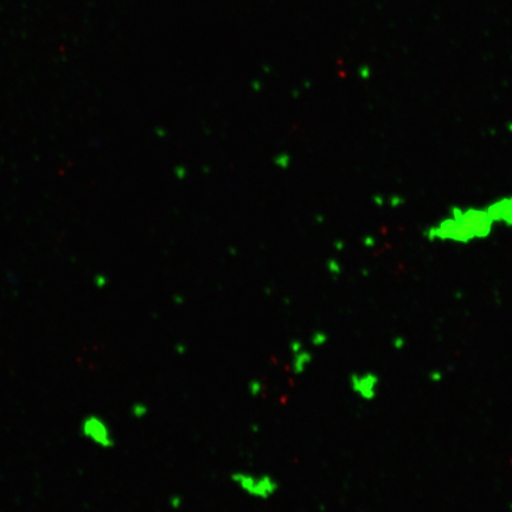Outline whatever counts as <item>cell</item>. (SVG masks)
I'll list each match as a JSON object with an SVG mask.
<instances>
[{
	"instance_id": "1",
	"label": "cell",
	"mask_w": 512,
	"mask_h": 512,
	"mask_svg": "<svg viewBox=\"0 0 512 512\" xmlns=\"http://www.w3.org/2000/svg\"><path fill=\"white\" fill-rule=\"evenodd\" d=\"M492 221V216L484 211L469 210L462 213L460 210H454L452 219L441 223L438 230H435V235L441 239L467 242L488 235Z\"/></svg>"
},
{
	"instance_id": "2",
	"label": "cell",
	"mask_w": 512,
	"mask_h": 512,
	"mask_svg": "<svg viewBox=\"0 0 512 512\" xmlns=\"http://www.w3.org/2000/svg\"><path fill=\"white\" fill-rule=\"evenodd\" d=\"M230 480L243 494L260 501H267L277 495L280 488L278 480L265 473L255 475L252 472L236 471Z\"/></svg>"
},
{
	"instance_id": "3",
	"label": "cell",
	"mask_w": 512,
	"mask_h": 512,
	"mask_svg": "<svg viewBox=\"0 0 512 512\" xmlns=\"http://www.w3.org/2000/svg\"><path fill=\"white\" fill-rule=\"evenodd\" d=\"M81 432L83 437L100 447L111 448L114 445L110 426L98 415H89L83 419Z\"/></svg>"
},
{
	"instance_id": "4",
	"label": "cell",
	"mask_w": 512,
	"mask_h": 512,
	"mask_svg": "<svg viewBox=\"0 0 512 512\" xmlns=\"http://www.w3.org/2000/svg\"><path fill=\"white\" fill-rule=\"evenodd\" d=\"M377 386H379V379L373 373L354 374L350 377L352 392L364 400L375 398Z\"/></svg>"
},
{
	"instance_id": "5",
	"label": "cell",
	"mask_w": 512,
	"mask_h": 512,
	"mask_svg": "<svg viewBox=\"0 0 512 512\" xmlns=\"http://www.w3.org/2000/svg\"><path fill=\"white\" fill-rule=\"evenodd\" d=\"M291 370L293 374L302 375L311 366L313 362L312 352L305 350L303 345L298 342L291 344Z\"/></svg>"
},
{
	"instance_id": "6",
	"label": "cell",
	"mask_w": 512,
	"mask_h": 512,
	"mask_svg": "<svg viewBox=\"0 0 512 512\" xmlns=\"http://www.w3.org/2000/svg\"><path fill=\"white\" fill-rule=\"evenodd\" d=\"M249 389H251V392L254 396H258L262 392L261 383L259 381H254L249 384Z\"/></svg>"
}]
</instances>
